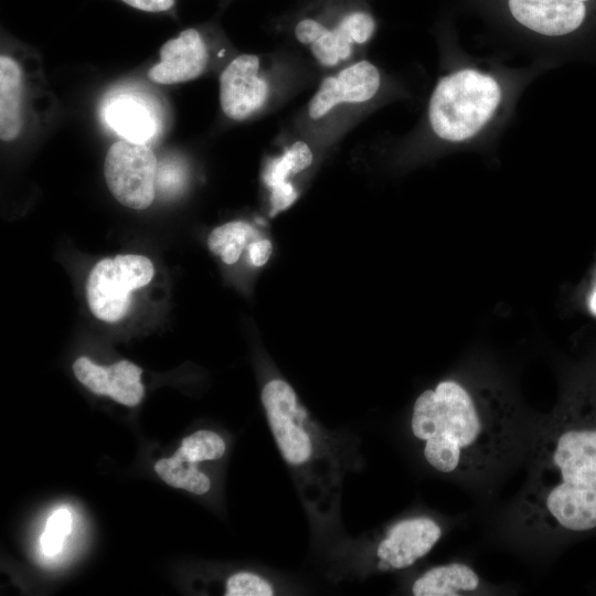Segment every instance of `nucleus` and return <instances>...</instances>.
<instances>
[{
    "mask_svg": "<svg viewBox=\"0 0 596 596\" xmlns=\"http://www.w3.org/2000/svg\"><path fill=\"white\" fill-rule=\"evenodd\" d=\"M267 97L268 84L259 75V60L256 55H238L221 73L220 104L228 118H248L264 106Z\"/></svg>",
    "mask_w": 596,
    "mask_h": 596,
    "instance_id": "8",
    "label": "nucleus"
},
{
    "mask_svg": "<svg viewBox=\"0 0 596 596\" xmlns=\"http://www.w3.org/2000/svg\"><path fill=\"white\" fill-rule=\"evenodd\" d=\"M588 0H508L513 19L543 36L557 38L576 31L585 20Z\"/></svg>",
    "mask_w": 596,
    "mask_h": 596,
    "instance_id": "12",
    "label": "nucleus"
},
{
    "mask_svg": "<svg viewBox=\"0 0 596 596\" xmlns=\"http://www.w3.org/2000/svg\"><path fill=\"white\" fill-rule=\"evenodd\" d=\"M375 31L374 18L364 11H354L328 29L319 21L306 18L295 26V35L310 46L316 60L324 66H336L348 60L354 44L366 43Z\"/></svg>",
    "mask_w": 596,
    "mask_h": 596,
    "instance_id": "7",
    "label": "nucleus"
},
{
    "mask_svg": "<svg viewBox=\"0 0 596 596\" xmlns=\"http://www.w3.org/2000/svg\"><path fill=\"white\" fill-rule=\"evenodd\" d=\"M224 453V440L210 430H199L185 437L175 451L179 457L193 462L219 459Z\"/></svg>",
    "mask_w": 596,
    "mask_h": 596,
    "instance_id": "20",
    "label": "nucleus"
},
{
    "mask_svg": "<svg viewBox=\"0 0 596 596\" xmlns=\"http://www.w3.org/2000/svg\"><path fill=\"white\" fill-rule=\"evenodd\" d=\"M441 533V526L428 517H413L396 522L376 549L379 567L402 570L413 565L435 546Z\"/></svg>",
    "mask_w": 596,
    "mask_h": 596,
    "instance_id": "10",
    "label": "nucleus"
},
{
    "mask_svg": "<svg viewBox=\"0 0 596 596\" xmlns=\"http://www.w3.org/2000/svg\"><path fill=\"white\" fill-rule=\"evenodd\" d=\"M124 4L135 10L146 13H167L171 12L177 0H119Z\"/></svg>",
    "mask_w": 596,
    "mask_h": 596,
    "instance_id": "24",
    "label": "nucleus"
},
{
    "mask_svg": "<svg viewBox=\"0 0 596 596\" xmlns=\"http://www.w3.org/2000/svg\"><path fill=\"white\" fill-rule=\"evenodd\" d=\"M155 268L142 255H117L98 262L86 284L87 302L93 315L106 322H116L128 312L131 292L150 283Z\"/></svg>",
    "mask_w": 596,
    "mask_h": 596,
    "instance_id": "4",
    "label": "nucleus"
},
{
    "mask_svg": "<svg viewBox=\"0 0 596 596\" xmlns=\"http://www.w3.org/2000/svg\"><path fill=\"white\" fill-rule=\"evenodd\" d=\"M272 254V243L268 240L253 242L248 248L251 263L255 266H263Z\"/></svg>",
    "mask_w": 596,
    "mask_h": 596,
    "instance_id": "25",
    "label": "nucleus"
},
{
    "mask_svg": "<svg viewBox=\"0 0 596 596\" xmlns=\"http://www.w3.org/2000/svg\"><path fill=\"white\" fill-rule=\"evenodd\" d=\"M256 235L257 232L245 222H228L210 233L207 245L224 263L233 264L240 258L247 241Z\"/></svg>",
    "mask_w": 596,
    "mask_h": 596,
    "instance_id": "18",
    "label": "nucleus"
},
{
    "mask_svg": "<svg viewBox=\"0 0 596 596\" xmlns=\"http://www.w3.org/2000/svg\"><path fill=\"white\" fill-rule=\"evenodd\" d=\"M590 309L596 315V291L593 294L590 299Z\"/></svg>",
    "mask_w": 596,
    "mask_h": 596,
    "instance_id": "26",
    "label": "nucleus"
},
{
    "mask_svg": "<svg viewBox=\"0 0 596 596\" xmlns=\"http://www.w3.org/2000/svg\"><path fill=\"white\" fill-rule=\"evenodd\" d=\"M155 470L173 488L185 489L196 494H204L210 490V479L199 470L196 462L185 460L177 454L157 461Z\"/></svg>",
    "mask_w": 596,
    "mask_h": 596,
    "instance_id": "17",
    "label": "nucleus"
},
{
    "mask_svg": "<svg viewBox=\"0 0 596 596\" xmlns=\"http://www.w3.org/2000/svg\"><path fill=\"white\" fill-rule=\"evenodd\" d=\"M160 60L148 71L153 83L171 85L199 77L207 65V49L202 34L194 28L181 31L160 49Z\"/></svg>",
    "mask_w": 596,
    "mask_h": 596,
    "instance_id": "11",
    "label": "nucleus"
},
{
    "mask_svg": "<svg viewBox=\"0 0 596 596\" xmlns=\"http://www.w3.org/2000/svg\"><path fill=\"white\" fill-rule=\"evenodd\" d=\"M25 76L15 57H0V137L4 142L17 139L25 125Z\"/></svg>",
    "mask_w": 596,
    "mask_h": 596,
    "instance_id": "14",
    "label": "nucleus"
},
{
    "mask_svg": "<svg viewBox=\"0 0 596 596\" xmlns=\"http://www.w3.org/2000/svg\"><path fill=\"white\" fill-rule=\"evenodd\" d=\"M482 583L467 564L455 562L429 568L412 586L415 596H458L476 593Z\"/></svg>",
    "mask_w": 596,
    "mask_h": 596,
    "instance_id": "15",
    "label": "nucleus"
},
{
    "mask_svg": "<svg viewBox=\"0 0 596 596\" xmlns=\"http://www.w3.org/2000/svg\"><path fill=\"white\" fill-rule=\"evenodd\" d=\"M529 475L514 524L540 539H573L596 531V396L566 398L530 447Z\"/></svg>",
    "mask_w": 596,
    "mask_h": 596,
    "instance_id": "1",
    "label": "nucleus"
},
{
    "mask_svg": "<svg viewBox=\"0 0 596 596\" xmlns=\"http://www.w3.org/2000/svg\"><path fill=\"white\" fill-rule=\"evenodd\" d=\"M71 525L72 518L66 509H60L49 518L41 536V546L46 555L53 556L61 551L64 538L71 532Z\"/></svg>",
    "mask_w": 596,
    "mask_h": 596,
    "instance_id": "21",
    "label": "nucleus"
},
{
    "mask_svg": "<svg viewBox=\"0 0 596 596\" xmlns=\"http://www.w3.org/2000/svg\"><path fill=\"white\" fill-rule=\"evenodd\" d=\"M73 371L89 391L97 395H107L120 404L135 406L143 396L141 369L127 360L102 366L86 356H81L73 363Z\"/></svg>",
    "mask_w": 596,
    "mask_h": 596,
    "instance_id": "13",
    "label": "nucleus"
},
{
    "mask_svg": "<svg viewBox=\"0 0 596 596\" xmlns=\"http://www.w3.org/2000/svg\"><path fill=\"white\" fill-rule=\"evenodd\" d=\"M109 125L125 139L146 143L155 134L156 121L150 110L138 100L121 98L106 111Z\"/></svg>",
    "mask_w": 596,
    "mask_h": 596,
    "instance_id": "16",
    "label": "nucleus"
},
{
    "mask_svg": "<svg viewBox=\"0 0 596 596\" xmlns=\"http://www.w3.org/2000/svg\"><path fill=\"white\" fill-rule=\"evenodd\" d=\"M381 85L377 67L369 61H360L326 77L309 102L308 113L312 119L326 116L342 104H360L373 98Z\"/></svg>",
    "mask_w": 596,
    "mask_h": 596,
    "instance_id": "9",
    "label": "nucleus"
},
{
    "mask_svg": "<svg viewBox=\"0 0 596 596\" xmlns=\"http://www.w3.org/2000/svg\"><path fill=\"white\" fill-rule=\"evenodd\" d=\"M520 419L496 393L478 394L455 380L424 391L415 401L411 428L428 465L460 480H477L511 458Z\"/></svg>",
    "mask_w": 596,
    "mask_h": 596,
    "instance_id": "2",
    "label": "nucleus"
},
{
    "mask_svg": "<svg viewBox=\"0 0 596 596\" xmlns=\"http://www.w3.org/2000/svg\"><path fill=\"white\" fill-rule=\"evenodd\" d=\"M501 98L500 84L491 75L471 67L453 72L438 81L430 96L432 130L450 142L471 139L491 120Z\"/></svg>",
    "mask_w": 596,
    "mask_h": 596,
    "instance_id": "3",
    "label": "nucleus"
},
{
    "mask_svg": "<svg viewBox=\"0 0 596 596\" xmlns=\"http://www.w3.org/2000/svg\"><path fill=\"white\" fill-rule=\"evenodd\" d=\"M262 402L284 459L292 466L306 462L311 456L312 445L301 425L306 414L298 406L292 387L283 380H272L262 391Z\"/></svg>",
    "mask_w": 596,
    "mask_h": 596,
    "instance_id": "6",
    "label": "nucleus"
},
{
    "mask_svg": "<svg viewBox=\"0 0 596 596\" xmlns=\"http://www.w3.org/2000/svg\"><path fill=\"white\" fill-rule=\"evenodd\" d=\"M296 198L297 193L289 182L273 187L270 194L272 215L287 209Z\"/></svg>",
    "mask_w": 596,
    "mask_h": 596,
    "instance_id": "23",
    "label": "nucleus"
},
{
    "mask_svg": "<svg viewBox=\"0 0 596 596\" xmlns=\"http://www.w3.org/2000/svg\"><path fill=\"white\" fill-rule=\"evenodd\" d=\"M272 585L263 577L253 573H237L226 582V596H270Z\"/></svg>",
    "mask_w": 596,
    "mask_h": 596,
    "instance_id": "22",
    "label": "nucleus"
},
{
    "mask_svg": "<svg viewBox=\"0 0 596 596\" xmlns=\"http://www.w3.org/2000/svg\"><path fill=\"white\" fill-rule=\"evenodd\" d=\"M312 151L304 141L292 143L279 158L270 161L267 166L264 180L270 188L288 182L291 174L301 172L312 162Z\"/></svg>",
    "mask_w": 596,
    "mask_h": 596,
    "instance_id": "19",
    "label": "nucleus"
},
{
    "mask_svg": "<svg viewBox=\"0 0 596 596\" xmlns=\"http://www.w3.org/2000/svg\"><path fill=\"white\" fill-rule=\"evenodd\" d=\"M157 159L146 145L121 139L107 150L104 177L113 196L123 205L147 209L156 193Z\"/></svg>",
    "mask_w": 596,
    "mask_h": 596,
    "instance_id": "5",
    "label": "nucleus"
}]
</instances>
